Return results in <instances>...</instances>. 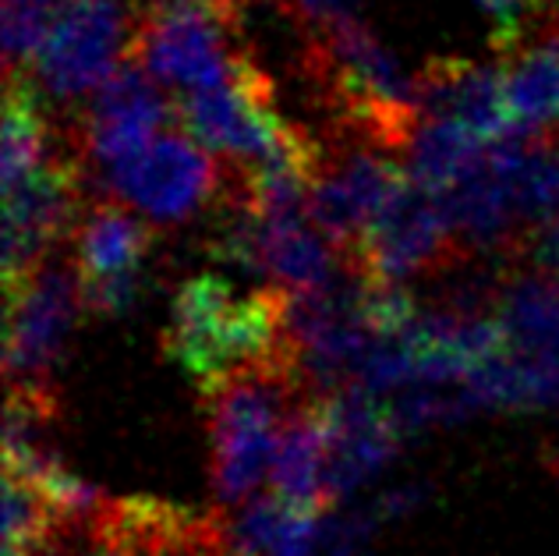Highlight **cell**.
I'll use <instances>...</instances> for the list:
<instances>
[{"label":"cell","instance_id":"cell-2","mask_svg":"<svg viewBox=\"0 0 559 556\" xmlns=\"http://www.w3.org/2000/svg\"><path fill=\"white\" fill-rule=\"evenodd\" d=\"M305 75L312 79L322 107L333 114V131L407 156L421 125L418 82L404 75L355 14L308 28Z\"/></svg>","mask_w":559,"mask_h":556},{"label":"cell","instance_id":"cell-15","mask_svg":"<svg viewBox=\"0 0 559 556\" xmlns=\"http://www.w3.org/2000/svg\"><path fill=\"white\" fill-rule=\"evenodd\" d=\"M259 267L287 295L319 291L344 270L341 252L316 227L308 206L259 210Z\"/></svg>","mask_w":559,"mask_h":556},{"label":"cell","instance_id":"cell-14","mask_svg":"<svg viewBox=\"0 0 559 556\" xmlns=\"http://www.w3.org/2000/svg\"><path fill=\"white\" fill-rule=\"evenodd\" d=\"M270 496L301 514H319L333 504L330 482V393H312L280 433Z\"/></svg>","mask_w":559,"mask_h":556},{"label":"cell","instance_id":"cell-19","mask_svg":"<svg viewBox=\"0 0 559 556\" xmlns=\"http://www.w3.org/2000/svg\"><path fill=\"white\" fill-rule=\"evenodd\" d=\"M475 4L489 14L492 22V47L499 54H510L524 47L527 36L542 33V25L549 22L556 0H475Z\"/></svg>","mask_w":559,"mask_h":556},{"label":"cell","instance_id":"cell-20","mask_svg":"<svg viewBox=\"0 0 559 556\" xmlns=\"http://www.w3.org/2000/svg\"><path fill=\"white\" fill-rule=\"evenodd\" d=\"M507 259L513 262V270L535 273L542 281L559 284V216L521 230V238L513 241Z\"/></svg>","mask_w":559,"mask_h":556},{"label":"cell","instance_id":"cell-18","mask_svg":"<svg viewBox=\"0 0 559 556\" xmlns=\"http://www.w3.org/2000/svg\"><path fill=\"white\" fill-rule=\"evenodd\" d=\"M503 96L518 131L559 128V47L552 43H524L503 54L499 64Z\"/></svg>","mask_w":559,"mask_h":556},{"label":"cell","instance_id":"cell-1","mask_svg":"<svg viewBox=\"0 0 559 556\" xmlns=\"http://www.w3.org/2000/svg\"><path fill=\"white\" fill-rule=\"evenodd\" d=\"M312 390L290 341L270 358L224 376L202 390L213 443V493L216 504L238 510L270 486L280 433L308 401Z\"/></svg>","mask_w":559,"mask_h":556},{"label":"cell","instance_id":"cell-12","mask_svg":"<svg viewBox=\"0 0 559 556\" xmlns=\"http://www.w3.org/2000/svg\"><path fill=\"white\" fill-rule=\"evenodd\" d=\"M75 262L85 309L96 316H121L139 295V270L150 252L153 230L131 206L96 199L75 227Z\"/></svg>","mask_w":559,"mask_h":556},{"label":"cell","instance_id":"cell-22","mask_svg":"<svg viewBox=\"0 0 559 556\" xmlns=\"http://www.w3.org/2000/svg\"><path fill=\"white\" fill-rule=\"evenodd\" d=\"M199 556H248V553L238 549V543H234V535H230V521L224 518L219 521V532L210 539V546H205Z\"/></svg>","mask_w":559,"mask_h":556},{"label":"cell","instance_id":"cell-21","mask_svg":"<svg viewBox=\"0 0 559 556\" xmlns=\"http://www.w3.org/2000/svg\"><path fill=\"white\" fill-rule=\"evenodd\" d=\"M287 8L290 19H298L301 25L316 28V25H326L341 14H350L355 0H280Z\"/></svg>","mask_w":559,"mask_h":556},{"label":"cell","instance_id":"cell-23","mask_svg":"<svg viewBox=\"0 0 559 556\" xmlns=\"http://www.w3.org/2000/svg\"><path fill=\"white\" fill-rule=\"evenodd\" d=\"M188 4H205V8H213L219 14H227V19H238V14L248 4H255V0H188Z\"/></svg>","mask_w":559,"mask_h":556},{"label":"cell","instance_id":"cell-5","mask_svg":"<svg viewBox=\"0 0 559 556\" xmlns=\"http://www.w3.org/2000/svg\"><path fill=\"white\" fill-rule=\"evenodd\" d=\"M82 185L85 164L64 131L47 164L4 188V295L50 259L64 234H75L85 213Z\"/></svg>","mask_w":559,"mask_h":556},{"label":"cell","instance_id":"cell-3","mask_svg":"<svg viewBox=\"0 0 559 556\" xmlns=\"http://www.w3.org/2000/svg\"><path fill=\"white\" fill-rule=\"evenodd\" d=\"M287 344V291L266 287L238 295L224 276L202 273L178 287L170 301L164 351L205 390L224 376Z\"/></svg>","mask_w":559,"mask_h":556},{"label":"cell","instance_id":"cell-6","mask_svg":"<svg viewBox=\"0 0 559 556\" xmlns=\"http://www.w3.org/2000/svg\"><path fill=\"white\" fill-rule=\"evenodd\" d=\"M467 256L439 199L411 181L344 252V267L369 284H401L415 273H450Z\"/></svg>","mask_w":559,"mask_h":556},{"label":"cell","instance_id":"cell-13","mask_svg":"<svg viewBox=\"0 0 559 556\" xmlns=\"http://www.w3.org/2000/svg\"><path fill=\"white\" fill-rule=\"evenodd\" d=\"M421 117H447L464 125L485 145L518 135L503 96L499 68H478L464 57H432L418 71Z\"/></svg>","mask_w":559,"mask_h":556},{"label":"cell","instance_id":"cell-11","mask_svg":"<svg viewBox=\"0 0 559 556\" xmlns=\"http://www.w3.org/2000/svg\"><path fill=\"white\" fill-rule=\"evenodd\" d=\"M178 121V99L145 71L128 61L103 90L75 114L68 139L79 150L82 164L103 174L124 159L139 156L153 139H159Z\"/></svg>","mask_w":559,"mask_h":556},{"label":"cell","instance_id":"cell-7","mask_svg":"<svg viewBox=\"0 0 559 556\" xmlns=\"http://www.w3.org/2000/svg\"><path fill=\"white\" fill-rule=\"evenodd\" d=\"M185 128H167L139 156L96 174V185L150 224H185L224 188V167Z\"/></svg>","mask_w":559,"mask_h":556},{"label":"cell","instance_id":"cell-9","mask_svg":"<svg viewBox=\"0 0 559 556\" xmlns=\"http://www.w3.org/2000/svg\"><path fill=\"white\" fill-rule=\"evenodd\" d=\"M234 19L188 0H153L142 22L135 61L167 93H195L230 75Z\"/></svg>","mask_w":559,"mask_h":556},{"label":"cell","instance_id":"cell-8","mask_svg":"<svg viewBox=\"0 0 559 556\" xmlns=\"http://www.w3.org/2000/svg\"><path fill=\"white\" fill-rule=\"evenodd\" d=\"M407 185L411 174L407 164H401V156L379 150L365 139L333 131V142L322 153L312 196H308V213L344 259V252L355 248L365 227Z\"/></svg>","mask_w":559,"mask_h":556},{"label":"cell","instance_id":"cell-4","mask_svg":"<svg viewBox=\"0 0 559 556\" xmlns=\"http://www.w3.org/2000/svg\"><path fill=\"white\" fill-rule=\"evenodd\" d=\"M153 0H61L33 64L39 93L75 117L139 47Z\"/></svg>","mask_w":559,"mask_h":556},{"label":"cell","instance_id":"cell-16","mask_svg":"<svg viewBox=\"0 0 559 556\" xmlns=\"http://www.w3.org/2000/svg\"><path fill=\"white\" fill-rule=\"evenodd\" d=\"M64 142V131L53 139L47 96L39 93L28 71H8L4 75V125H0V185L11 188L47 164L50 153Z\"/></svg>","mask_w":559,"mask_h":556},{"label":"cell","instance_id":"cell-17","mask_svg":"<svg viewBox=\"0 0 559 556\" xmlns=\"http://www.w3.org/2000/svg\"><path fill=\"white\" fill-rule=\"evenodd\" d=\"M489 156V145L457 121L447 117H421L415 139L407 145L411 181L432 196H447L464 178H471Z\"/></svg>","mask_w":559,"mask_h":556},{"label":"cell","instance_id":"cell-10","mask_svg":"<svg viewBox=\"0 0 559 556\" xmlns=\"http://www.w3.org/2000/svg\"><path fill=\"white\" fill-rule=\"evenodd\" d=\"M85 309L75 262L53 256L22 287L4 295L8 383H50L79 312Z\"/></svg>","mask_w":559,"mask_h":556}]
</instances>
